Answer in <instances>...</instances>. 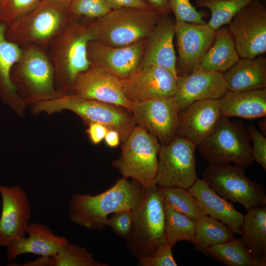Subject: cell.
<instances>
[{"label":"cell","instance_id":"obj_1","mask_svg":"<svg viewBox=\"0 0 266 266\" xmlns=\"http://www.w3.org/2000/svg\"><path fill=\"white\" fill-rule=\"evenodd\" d=\"M143 188L135 181L123 177L105 191L95 195L73 194L68 203L69 220L88 229L102 231L110 214L132 210L138 205Z\"/></svg>","mask_w":266,"mask_h":266},{"label":"cell","instance_id":"obj_2","mask_svg":"<svg viewBox=\"0 0 266 266\" xmlns=\"http://www.w3.org/2000/svg\"><path fill=\"white\" fill-rule=\"evenodd\" d=\"M95 39L93 20L72 19L45 49L62 90H71L76 77L91 66L88 45Z\"/></svg>","mask_w":266,"mask_h":266},{"label":"cell","instance_id":"obj_3","mask_svg":"<svg viewBox=\"0 0 266 266\" xmlns=\"http://www.w3.org/2000/svg\"><path fill=\"white\" fill-rule=\"evenodd\" d=\"M72 19L68 5L55 0H40L7 27L6 38L20 47L46 48Z\"/></svg>","mask_w":266,"mask_h":266},{"label":"cell","instance_id":"obj_4","mask_svg":"<svg viewBox=\"0 0 266 266\" xmlns=\"http://www.w3.org/2000/svg\"><path fill=\"white\" fill-rule=\"evenodd\" d=\"M133 212V227L126 242L130 253L139 260L150 256L166 243L165 212L160 186L143 189L140 200Z\"/></svg>","mask_w":266,"mask_h":266},{"label":"cell","instance_id":"obj_5","mask_svg":"<svg viewBox=\"0 0 266 266\" xmlns=\"http://www.w3.org/2000/svg\"><path fill=\"white\" fill-rule=\"evenodd\" d=\"M66 109L79 115L89 124L98 123L118 132L124 142L136 125L131 112L116 105L87 99L74 94L60 95L37 102L34 110L52 113Z\"/></svg>","mask_w":266,"mask_h":266},{"label":"cell","instance_id":"obj_6","mask_svg":"<svg viewBox=\"0 0 266 266\" xmlns=\"http://www.w3.org/2000/svg\"><path fill=\"white\" fill-rule=\"evenodd\" d=\"M162 16L152 8L111 10L93 20L95 39L114 47L132 45L145 39Z\"/></svg>","mask_w":266,"mask_h":266},{"label":"cell","instance_id":"obj_7","mask_svg":"<svg viewBox=\"0 0 266 266\" xmlns=\"http://www.w3.org/2000/svg\"><path fill=\"white\" fill-rule=\"evenodd\" d=\"M120 157L112 165L126 178H131L143 189L156 185L158 152L161 146L157 138L136 125L123 142Z\"/></svg>","mask_w":266,"mask_h":266},{"label":"cell","instance_id":"obj_8","mask_svg":"<svg viewBox=\"0 0 266 266\" xmlns=\"http://www.w3.org/2000/svg\"><path fill=\"white\" fill-rule=\"evenodd\" d=\"M22 49L21 56L10 72L17 94L19 92L38 102L61 95L55 90V70L46 50L38 46Z\"/></svg>","mask_w":266,"mask_h":266},{"label":"cell","instance_id":"obj_9","mask_svg":"<svg viewBox=\"0 0 266 266\" xmlns=\"http://www.w3.org/2000/svg\"><path fill=\"white\" fill-rule=\"evenodd\" d=\"M248 130L240 122L222 116L212 133L199 146L200 155L209 165L234 163L244 168L253 160Z\"/></svg>","mask_w":266,"mask_h":266},{"label":"cell","instance_id":"obj_10","mask_svg":"<svg viewBox=\"0 0 266 266\" xmlns=\"http://www.w3.org/2000/svg\"><path fill=\"white\" fill-rule=\"evenodd\" d=\"M244 169L231 164H209L203 173L202 179L221 197L240 203L247 211L266 206L264 186L251 180Z\"/></svg>","mask_w":266,"mask_h":266},{"label":"cell","instance_id":"obj_11","mask_svg":"<svg viewBox=\"0 0 266 266\" xmlns=\"http://www.w3.org/2000/svg\"><path fill=\"white\" fill-rule=\"evenodd\" d=\"M197 145L180 135L161 145L158 152L156 185L162 187L189 189L198 178L195 150Z\"/></svg>","mask_w":266,"mask_h":266},{"label":"cell","instance_id":"obj_12","mask_svg":"<svg viewBox=\"0 0 266 266\" xmlns=\"http://www.w3.org/2000/svg\"><path fill=\"white\" fill-rule=\"evenodd\" d=\"M241 58H254L266 52V7L254 0L238 11L228 25Z\"/></svg>","mask_w":266,"mask_h":266},{"label":"cell","instance_id":"obj_13","mask_svg":"<svg viewBox=\"0 0 266 266\" xmlns=\"http://www.w3.org/2000/svg\"><path fill=\"white\" fill-rule=\"evenodd\" d=\"M179 108L174 96L133 103L131 112L137 125L166 145L177 135Z\"/></svg>","mask_w":266,"mask_h":266},{"label":"cell","instance_id":"obj_14","mask_svg":"<svg viewBox=\"0 0 266 266\" xmlns=\"http://www.w3.org/2000/svg\"><path fill=\"white\" fill-rule=\"evenodd\" d=\"M145 45V38L121 47L108 46L94 39L88 44V57L91 65L124 79L140 67Z\"/></svg>","mask_w":266,"mask_h":266},{"label":"cell","instance_id":"obj_15","mask_svg":"<svg viewBox=\"0 0 266 266\" xmlns=\"http://www.w3.org/2000/svg\"><path fill=\"white\" fill-rule=\"evenodd\" d=\"M215 31L205 23L175 22L178 50L177 76L189 74L199 67L204 55L213 43Z\"/></svg>","mask_w":266,"mask_h":266},{"label":"cell","instance_id":"obj_16","mask_svg":"<svg viewBox=\"0 0 266 266\" xmlns=\"http://www.w3.org/2000/svg\"><path fill=\"white\" fill-rule=\"evenodd\" d=\"M121 80L123 92L133 103L174 96L177 90V77L160 66L141 67Z\"/></svg>","mask_w":266,"mask_h":266},{"label":"cell","instance_id":"obj_17","mask_svg":"<svg viewBox=\"0 0 266 266\" xmlns=\"http://www.w3.org/2000/svg\"><path fill=\"white\" fill-rule=\"evenodd\" d=\"M71 90L78 97L123 107L130 112L133 103L125 96L119 78L93 65L80 73Z\"/></svg>","mask_w":266,"mask_h":266},{"label":"cell","instance_id":"obj_18","mask_svg":"<svg viewBox=\"0 0 266 266\" xmlns=\"http://www.w3.org/2000/svg\"><path fill=\"white\" fill-rule=\"evenodd\" d=\"M2 210L0 217V245L8 247L24 235L31 219V209L26 193L19 185H0Z\"/></svg>","mask_w":266,"mask_h":266},{"label":"cell","instance_id":"obj_19","mask_svg":"<svg viewBox=\"0 0 266 266\" xmlns=\"http://www.w3.org/2000/svg\"><path fill=\"white\" fill-rule=\"evenodd\" d=\"M227 91L223 73L199 67L189 74L177 76L174 97L180 111L196 101L219 100Z\"/></svg>","mask_w":266,"mask_h":266},{"label":"cell","instance_id":"obj_20","mask_svg":"<svg viewBox=\"0 0 266 266\" xmlns=\"http://www.w3.org/2000/svg\"><path fill=\"white\" fill-rule=\"evenodd\" d=\"M222 116L218 100L195 101L179 111L177 135L199 146L212 133Z\"/></svg>","mask_w":266,"mask_h":266},{"label":"cell","instance_id":"obj_21","mask_svg":"<svg viewBox=\"0 0 266 266\" xmlns=\"http://www.w3.org/2000/svg\"><path fill=\"white\" fill-rule=\"evenodd\" d=\"M175 22L169 15L162 16L145 38L140 67L160 66L170 70L177 77V57L173 45Z\"/></svg>","mask_w":266,"mask_h":266},{"label":"cell","instance_id":"obj_22","mask_svg":"<svg viewBox=\"0 0 266 266\" xmlns=\"http://www.w3.org/2000/svg\"><path fill=\"white\" fill-rule=\"evenodd\" d=\"M25 233L27 236H20L7 247L9 261L24 254L52 257L69 242L65 237L55 234L46 225L37 223L29 224Z\"/></svg>","mask_w":266,"mask_h":266},{"label":"cell","instance_id":"obj_23","mask_svg":"<svg viewBox=\"0 0 266 266\" xmlns=\"http://www.w3.org/2000/svg\"><path fill=\"white\" fill-rule=\"evenodd\" d=\"M188 190L206 215L222 222L234 233L240 235L244 215L232 204L217 194L203 179L198 178Z\"/></svg>","mask_w":266,"mask_h":266},{"label":"cell","instance_id":"obj_24","mask_svg":"<svg viewBox=\"0 0 266 266\" xmlns=\"http://www.w3.org/2000/svg\"><path fill=\"white\" fill-rule=\"evenodd\" d=\"M227 91L234 92L266 88V59L241 58L223 73Z\"/></svg>","mask_w":266,"mask_h":266},{"label":"cell","instance_id":"obj_25","mask_svg":"<svg viewBox=\"0 0 266 266\" xmlns=\"http://www.w3.org/2000/svg\"><path fill=\"white\" fill-rule=\"evenodd\" d=\"M218 101L222 116L245 119L266 116V88L237 92L227 91Z\"/></svg>","mask_w":266,"mask_h":266},{"label":"cell","instance_id":"obj_26","mask_svg":"<svg viewBox=\"0 0 266 266\" xmlns=\"http://www.w3.org/2000/svg\"><path fill=\"white\" fill-rule=\"evenodd\" d=\"M239 59L228 29L220 28L215 31L213 43L204 55L199 67L205 70L223 73Z\"/></svg>","mask_w":266,"mask_h":266},{"label":"cell","instance_id":"obj_27","mask_svg":"<svg viewBox=\"0 0 266 266\" xmlns=\"http://www.w3.org/2000/svg\"><path fill=\"white\" fill-rule=\"evenodd\" d=\"M241 238L253 256L266 265V207L252 208L244 215Z\"/></svg>","mask_w":266,"mask_h":266},{"label":"cell","instance_id":"obj_28","mask_svg":"<svg viewBox=\"0 0 266 266\" xmlns=\"http://www.w3.org/2000/svg\"><path fill=\"white\" fill-rule=\"evenodd\" d=\"M6 25L0 23V96L5 101L12 102L18 96L11 80L10 72L20 59L22 49L6 38Z\"/></svg>","mask_w":266,"mask_h":266},{"label":"cell","instance_id":"obj_29","mask_svg":"<svg viewBox=\"0 0 266 266\" xmlns=\"http://www.w3.org/2000/svg\"><path fill=\"white\" fill-rule=\"evenodd\" d=\"M206 255L227 266H264L245 245L241 238L212 245Z\"/></svg>","mask_w":266,"mask_h":266},{"label":"cell","instance_id":"obj_30","mask_svg":"<svg viewBox=\"0 0 266 266\" xmlns=\"http://www.w3.org/2000/svg\"><path fill=\"white\" fill-rule=\"evenodd\" d=\"M233 233L222 222L204 215L196 222L195 236L192 243L197 250L206 255L208 248L233 239Z\"/></svg>","mask_w":266,"mask_h":266},{"label":"cell","instance_id":"obj_31","mask_svg":"<svg viewBox=\"0 0 266 266\" xmlns=\"http://www.w3.org/2000/svg\"><path fill=\"white\" fill-rule=\"evenodd\" d=\"M164 204L166 243L173 246L180 241L193 242L195 236L196 222L174 209L164 201Z\"/></svg>","mask_w":266,"mask_h":266},{"label":"cell","instance_id":"obj_32","mask_svg":"<svg viewBox=\"0 0 266 266\" xmlns=\"http://www.w3.org/2000/svg\"><path fill=\"white\" fill-rule=\"evenodd\" d=\"M254 0H195L198 7L208 8L211 18L207 25L216 31L229 25L233 16Z\"/></svg>","mask_w":266,"mask_h":266},{"label":"cell","instance_id":"obj_33","mask_svg":"<svg viewBox=\"0 0 266 266\" xmlns=\"http://www.w3.org/2000/svg\"><path fill=\"white\" fill-rule=\"evenodd\" d=\"M160 187L164 201L174 209L196 222L206 215L188 189L175 187Z\"/></svg>","mask_w":266,"mask_h":266},{"label":"cell","instance_id":"obj_34","mask_svg":"<svg viewBox=\"0 0 266 266\" xmlns=\"http://www.w3.org/2000/svg\"><path fill=\"white\" fill-rule=\"evenodd\" d=\"M96 261L93 255L83 247L69 242L51 257V266H108Z\"/></svg>","mask_w":266,"mask_h":266},{"label":"cell","instance_id":"obj_35","mask_svg":"<svg viewBox=\"0 0 266 266\" xmlns=\"http://www.w3.org/2000/svg\"><path fill=\"white\" fill-rule=\"evenodd\" d=\"M68 9L72 18L85 20L98 19L111 10L106 0H71Z\"/></svg>","mask_w":266,"mask_h":266},{"label":"cell","instance_id":"obj_36","mask_svg":"<svg viewBox=\"0 0 266 266\" xmlns=\"http://www.w3.org/2000/svg\"><path fill=\"white\" fill-rule=\"evenodd\" d=\"M40 0H0V23L9 26Z\"/></svg>","mask_w":266,"mask_h":266},{"label":"cell","instance_id":"obj_37","mask_svg":"<svg viewBox=\"0 0 266 266\" xmlns=\"http://www.w3.org/2000/svg\"><path fill=\"white\" fill-rule=\"evenodd\" d=\"M170 9L174 13L175 21L203 24L205 13L197 11L190 0H167Z\"/></svg>","mask_w":266,"mask_h":266},{"label":"cell","instance_id":"obj_38","mask_svg":"<svg viewBox=\"0 0 266 266\" xmlns=\"http://www.w3.org/2000/svg\"><path fill=\"white\" fill-rule=\"evenodd\" d=\"M133 224L132 210H123L112 214L108 218L107 227L118 236L127 239L130 235Z\"/></svg>","mask_w":266,"mask_h":266},{"label":"cell","instance_id":"obj_39","mask_svg":"<svg viewBox=\"0 0 266 266\" xmlns=\"http://www.w3.org/2000/svg\"><path fill=\"white\" fill-rule=\"evenodd\" d=\"M172 246L167 243L159 247L149 257L138 260L141 266H176L172 252Z\"/></svg>","mask_w":266,"mask_h":266},{"label":"cell","instance_id":"obj_40","mask_svg":"<svg viewBox=\"0 0 266 266\" xmlns=\"http://www.w3.org/2000/svg\"><path fill=\"white\" fill-rule=\"evenodd\" d=\"M248 132L253 142L252 155L253 161L266 169V137L253 125L248 126Z\"/></svg>","mask_w":266,"mask_h":266},{"label":"cell","instance_id":"obj_41","mask_svg":"<svg viewBox=\"0 0 266 266\" xmlns=\"http://www.w3.org/2000/svg\"><path fill=\"white\" fill-rule=\"evenodd\" d=\"M111 10L124 7L149 9L152 8L146 0H106Z\"/></svg>","mask_w":266,"mask_h":266},{"label":"cell","instance_id":"obj_42","mask_svg":"<svg viewBox=\"0 0 266 266\" xmlns=\"http://www.w3.org/2000/svg\"><path fill=\"white\" fill-rule=\"evenodd\" d=\"M109 129L104 125L98 123H91L86 130L89 138L95 145L102 141Z\"/></svg>","mask_w":266,"mask_h":266},{"label":"cell","instance_id":"obj_43","mask_svg":"<svg viewBox=\"0 0 266 266\" xmlns=\"http://www.w3.org/2000/svg\"><path fill=\"white\" fill-rule=\"evenodd\" d=\"M150 6L161 15H169L171 11L167 0H146Z\"/></svg>","mask_w":266,"mask_h":266},{"label":"cell","instance_id":"obj_44","mask_svg":"<svg viewBox=\"0 0 266 266\" xmlns=\"http://www.w3.org/2000/svg\"><path fill=\"white\" fill-rule=\"evenodd\" d=\"M106 144L112 148L116 147L120 143L121 138L118 132L109 130L104 138Z\"/></svg>","mask_w":266,"mask_h":266},{"label":"cell","instance_id":"obj_45","mask_svg":"<svg viewBox=\"0 0 266 266\" xmlns=\"http://www.w3.org/2000/svg\"><path fill=\"white\" fill-rule=\"evenodd\" d=\"M51 257L48 256H41L38 259L29 261L24 266H51Z\"/></svg>","mask_w":266,"mask_h":266},{"label":"cell","instance_id":"obj_46","mask_svg":"<svg viewBox=\"0 0 266 266\" xmlns=\"http://www.w3.org/2000/svg\"><path fill=\"white\" fill-rule=\"evenodd\" d=\"M264 125H266L265 119V120H263V121H261L259 124L260 130H261V131L263 132V133H264Z\"/></svg>","mask_w":266,"mask_h":266},{"label":"cell","instance_id":"obj_47","mask_svg":"<svg viewBox=\"0 0 266 266\" xmlns=\"http://www.w3.org/2000/svg\"><path fill=\"white\" fill-rule=\"evenodd\" d=\"M55 0L63 2L67 5H68V4L71 1V0Z\"/></svg>","mask_w":266,"mask_h":266}]
</instances>
